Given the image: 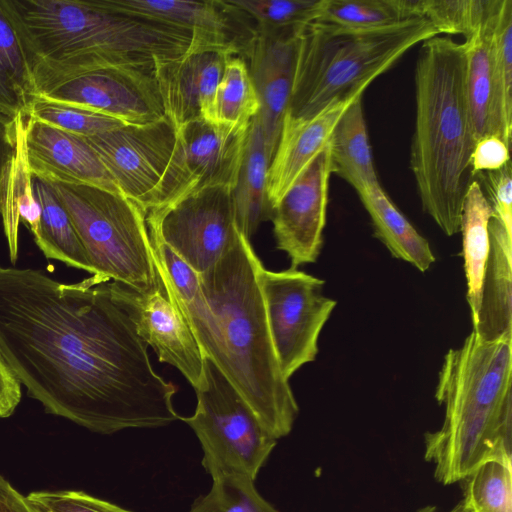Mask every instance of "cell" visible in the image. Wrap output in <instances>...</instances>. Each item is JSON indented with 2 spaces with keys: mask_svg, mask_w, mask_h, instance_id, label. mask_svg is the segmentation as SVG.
Returning a JSON list of instances; mask_svg holds the SVG:
<instances>
[{
  "mask_svg": "<svg viewBox=\"0 0 512 512\" xmlns=\"http://www.w3.org/2000/svg\"><path fill=\"white\" fill-rule=\"evenodd\" d=\"M108 281L0 264V356L48 413L93 432L169 425L177 388L153 369Z\"/></svg>",
  "mask_w": 512,
  "mask_h": 512,
  "instance_id": "cell-1",
  "label": "cell"
},
{
  "mask_svg": "<svg viewBox=\"0 0 512 512\" xmlns=\"http://www.w3.org/2000/svg\"><path fill=\"white\" fill-rule=\"evenodd\" d=\"M35 97L80 74L146 66L185 55L192 33L115 8L110 0H3Z\"/></svg>",
  "mask_w": 512,
  "mask_h": 512,
  "instance_id": "cell-2",
  "label": "cell"
},
{
  "mask_svg": "<svg viewBox=\"0 0 512 512\" xmlns=\"http://www.w3.org/2000/svg\"><path fill=\"white\" fill-rule=\"evenodd\" d=\"M435 399L439 429L424 434V459L442 485L463 482L486 462L512 464V334L472 331L444 356Z\"/></svg>",
  "mask_w": 512,
  "mask_h": 512,
  "instance_id": "cell-3",
  "label": "cell"
},
{
  "mask_svg": "<svg viewBox=\"0 0 512 512\" xmlns=\"http://www.w3.org/2000/svg\"><path fill=\"white\" fill-rule=\"evenodd\" d=\"M263 268L250 240L237 229L219 260L198 276L219 335L215 366L278 440L291 432L299 407L270 334Z\"/></svg>",
  "mask_w": 512,
  "mask_h": 512,
  "instance_id": "cell-4",
  "label": "cell"
},
{
  "mask_svg": "<svg viewBox=\"0 0 512 512\" xmlns=\"http://www.w3.org/2000/svg\"><path fill=\"white\" fill-rule=\"evenodd\" d=\"M465 45L439 35L421 43L415 66V127L410 150L422 209L447 236L460 230L472 181L473 138L465 82Z\"/></svg>",
  "mask_w": 512,
  "mask_h": 512,
  "instance_id": "cell-5",
  "label": "cell"
},
{
  "mask_svg": "<svg viewBox=\"0 0 512 512\" xmlns=\"http://www.w3.org/2000/svg\"><path fill=\"white\" fill-rule=\"evenodd\" d=\"M439 35L423 17L373 30L319 21L297 34L296 62L286 114L309 119L333 102L363 95L378 76L413 46Z\"/></svg>",
  "mask_w": 512,
  "mask_h": 512,
  "instance_id": "cell-6",
  "label": "cell"
},
{
  "mask_svg": "<svg viewBox=\"0 0 512 512\" xmlns=\"http://www.w3.org/2000/svg\"><path fill=\"white\" fill-rule=\"evenodd\" d=\"M47 183L67 211L94 275L140 292L156 286L159 273L146 213L136 202L121 192Z\"/></svg>",
  "mask_w": 512,
  "mask_h": 512,
  "instance_id": "cell-7",
  "label": "cell"
},
{
  "mask_svg": "<svg viewBox=\"0 0 512 512\" xmlns=\"http://www.w3.org/2000/svg\"><path fill=\"white\" fill-rule=\"evenodd\" d=\"M204 378L195 389L193 415L180 417L202 447V466L212 478L244 475L253 481L277 445L228 379L205 357Z\"/></svg>",
  "mask_w": 512,
  "mask_h": 512,
  "instance_id": "cell-8",
  "label": "cell"
},
{
  "mask_svg": "<svg viewBox=\"0 0 512 512\" xmlns=\"http://www.w3.org/2000/svg\"><path fill=\"white\" fill-rule=\"evenodd\" d=\"M248 128L218 127L203 118L176 128L169 163L142 204L146 215L201 189L224 186L233 190Z\"/></svg>",
  "mask_w": 512,
  "mask_h": 512,
  "instance_id": "cell-9",
  "label": "cell"
},
{
  "mask_svg": "<svg viewBox=\"0 0 512 512\" xmlns=\"http://www.w3.org/2000/svg\"><path fill=\"white\" fill-rule=\"evenodd\" d=\"M325 281L297 268H263L261 287L273 345L284 377L318 354L319 335L337 302L323 294Z\"/></svg>",
  "mask_w": 512,
  "mask_h": 512,
  "instance_id": "cell-10",
  "label": "cell"
},
{
  "mask_svg": "<svg viewBox=\"0 0 512 512\" xmlns=\"http://www.w3.org/2000/svg\"><path fill=\"white\" fill-rule=\"evenodd\" d=\"M146 224L150 233L200 275L219 260L238 229L232 189H201L147 213Z\"/></svg>",
  "mask_w": 512,
  "mask_h": 512,
  "instance_id": "cell-11",
  "label": "cell"
},
{
  "mask_svg": "<svg viewBox=\"0 0 512 512\" xmlns=\"http://www.w3.org/2000/svg\"><path fill=\"white\" fill-rule=\"evenodd\" d=\"M156 286L140 292L112 280L114 301L126 312L138 336L153 348L160 362L177 368L194 389L203 381L205 356L170 287L158 270Z\"/></svg>",
  "mask_w": 512,
  "mask_h": 512,
  "instance_id": "cell-12",
  "label": "cell"
},
{
  "mask_svg": "<svg viewBox=\"0 0 512 512\" xmlns=\"http://www.w3.org/2000/svg\"><path fill=\"white\" fill-rule=\"evenodd\" d=\"M154 69L155 65L102 68L36 97L87 108L126 125H142L165 117Z\"/></svg>",
  "mask_w": 512,
  "mask_h": 512,
  "instance_id": "cell-13",
  "label": "cell"
},
{
  "mask_svg": "<svg viewBox=\"0 0 512 512\" xmlns=\"http://www.w3.org/2000/svg\"><path fill=\"white\" fill-rule=\"evenodd\" d=\"M175 131L165 116L142 125L125 124L85 139L119 191L142 208L169 163Z\"/></svg>",
  "mask_w": 512,
  "mask_h": 512,
  "instance_id": "cell-14",
  "label": "cell"
},
{
  "mask_svg": "<svg viewBox=\"0 0 512 512\" xmlns=\"http://www.w3.org/2000/svg\"><path fill=\"white\" fill-rule=\"evenodd\" d=\"M122 11L183 27L192 33L188 52L219 51L244 59L258 35L254 20L230 0H110Z\"/></svg>",
  "mask_w": 512,
  "mask_h": 512,
  "instance_id": "cell-15",
  "label": "cell"
},
{
  "mask_svg": "<svg viewBox=\"0 0 512 512\" xmlns=\"http://www.w3.org/2000/svg\"><path fill=\"white\" fill-rule=\"evenodd\" d=\"M331 174L328 142L272 209L277 248L286 252L292 268L320 255Z\"/></svg>",
  "mask_w": 512,
  "mask_h": 512,
  "instance_id": "cell-16",
  "label": "cell"
},
{
  "mask_svg": "<svg viewBox=\"0 0 512 512\" xmlns=\"http://www.w3.org/2000/svg\"><path fill=\"white\" fill-rule=\"evenodd\" d=\"M22 157L28 175L43 181L120 192L85 137L32 117L24 123Z\"/></svg>",
  "mask_w": 512,
  "mask_h": 512,
  "instance_id": "cell-17",
  "label": "cell"
},
{
  "mask_svg": "<svg viewBox=\"0 0 512 512\" xmlns=\"http://www.w3.org/2000/svg\"><path fill=\"white\" fill-rule=\"evenodd\" d=\"M297 34H258L244 57L260 104L256 119L271 160L290 102Z\"/></svg>",
  "mask_w": 512,
  "mask_h": 512,
  "instance_id": "cell-18",
  "label": "cell"
},
{
  "mask_svg": "<svg viewBox=\"0 0 512 512\" xmlns=\"http://www.w3.org/2000/svg\"><path fill=\"white\" fill-rule=\"evenodd\" d=\"M230 57L219 51H196L155 65L165 116L175 129L203 118Z\"/></svg>",
  "mask_w": 512,
  "mask_h": 512,
  "instance_id": "cell-19",
  "label": "cell"
},
{
  "mask_svg": "<svg viewBox=\"0 0 512 512\" xmlns=\"http://www.w3.org/2000/svg\"><path fill=\"white\" fill-rule=\"evenodd\" d=\"M357 97L333 102L309 119H296L285 114L268 172V198L272 209L325 148L339 118Z\"/></svg>",
  "mask_w": 512,
  "mask_h": 512,
  "instance_id": "cell-20",
  "label": "cell"
},
{
  "mask_svg": "<svg viewBox=\"0 0 512 512\" xmlns=\"http://www.w3.org/2000/svg\"><path fill=\"white\" fill-rule=\"evenodd\" d=\"M489 236L480 307L472 322V331L484 340L512 334V237L493 216Z\"/></svg>",
  "mask_w": 512,
  "mask_h": 512,
  "instance_id": "cell-21",
  "label": "cell"
},
{
  "mask_svg": "<svg viewBox=\"0 0 512 512\" xmlns=\"http://www.w3.org/2000/svg\"><path fill=\"white\" fill-rule=\"evenodd\" d=\"M271 163L256 117L251 121L237 181L232 190L236 223L249 240L259 225L271 220L268 172Z\"/></svg>",
  "mask_w": 512,
  "mask_h": 512,
  "instance_id": "cell-22",
  "label": "cell"
},
{
  "mask_svg": "<svg viewBox=\"0 0 512 512\" xmlns=\"http://www.w3.org/2000/svg\"><path fill=\"white\" fill-rule=\"evenodd\" d=\"M29 187L38 206V219L31 232L44 256L94 275L72 221L52 187L30 175Z\"/></svg>",
  "mask_w": 512,
  "mask_h": 512,
  "instance_id": "cell-23",
  "label": "cell"
},
{
  "mask_svg": "<svg viewBox=\"0 0 512 512\" xmlns=\"http://www.w3.org/2000/svg\"><path fill=\"white\" fill-rule=\"evenodd\" d=\"M357 194L370 216L374 236L390 254L421 272L427 271L436 260L429 242L398 210L380 183Z\"/></svg>",
  "mask_w": 512,
  "mask_h": 512,
  "instance_id": "cell-24",
  "label": "cell"
},
{
  "mask_svg": "<svg viewBox=\"0 0 512 512\" xmlns=\"http://www.w3.org/2000/svg\"><path fill=\"white\" fill-rule=\"evenodd\" d=\"M332 174L348 182L356 192L378 184L362 107V95L354 99L336 123L329 139Z\"/></svg>",
  "mask_w": 512,
  "mask_h": 512,
  "instance_id": "cell-25",
  "label": "cell"
},
{
  "mask_svg": "<svg viewBox=\"0 0 512 512\" xmlns=\"http://www.w3.org/2000/svg\"><path fill=\"white\" fill-rule=\"evenodd\" d=\"M500 0H490L476 32L465 39V82L474 141L490 133L492 105L491 38Z\"/></svg>",
  "mask_w": 512,
  "mask_h": 512,
  "instance_id": "cell-26",
  "label": "cell"
},
{
  "mask_svg": "<svg viewBox=\"0 0 512 512\" xmlns=\"http://www.w3.org/2000/svg\"><path fill=\"white\" fill-rule=\"evenodd\" d=\"M492 209L479 182L472 180L464 197L460 230L464 270L467 281V301L472 322L476 319L481 299L482 281L490 249L489 221Z\"/></svg>",
  "mask_w": 512,
  "mask_h": 512,
  "instance_id": "cell-27",
  "label": "cell"
},
{
  "mask_svg": "<svg viewBox=\"0 0 512 512\" xmlns=\"http://www.w3.org/2000/svg\"><path fill=\"white\" fill-rule=\"evenodd\" d=\"M490 133L509 147L512 135V0H500L491 38Z\"/></svg>",
  "mask_w": 512,
  "mask_h": 512,
  "instance_id": "cell-28",
  "label": "cell"
},
{
  "mask_svg": "<svg viewBox=\"0 0 512 512\" xmlns=\"http://www.w3.org/2000/svg\"><path fill=\"white\" fill-rule=\"evenodd\" d=\"M34 99L33 81L19 36L0 0V113L26 120Z\"/></svg>",
  "mask_w": 512,
  "mask_h": 512,
  "instance_id": "cell-29",
  "label": "cell"
},
{
  "mask_svg": "<svg viewBox=\"0 0 512 512\" xmlns=\"http://www.w3.org/2000/svg\"><path fill=\"white\" fill-rule=\"evenodd\" d=\"M259 109V99L246 61L241 57H230L203 119L218 127L248 128Z\"/></svg>",
  "mask_w": 512,
  "mask_h": 512,
  "instance_id": "cell-30",
  "label": "cell"
},
{
  "mask_svg": "<svg viewBox=\"0 0 512 512\" xmlns=\"http://www.w3.org/2000/svg\"><path fill=\"white\" fill-rule=\"evenodd\" d=\"M415 15L411 0H323L316 20L348 29L373 30L400 24Z\"/></svg>",
  "mask_w": 512,
  "mask_h": 512,
  "instance_id": "cell-31",
  "label": "cell"
},
{
  "mask_svg": "<svg viewBox=\"0 0 512 512\" xmlns=\"http://www.w3.org/2000/svg\"><path fill=\"white\" fill-rule=\"evenodd\" d=\"M248 14L258 34L298 33L317 19L323 0H230Z\"/></svg>",
  "mask_w": 512,
  "mask_h": 512,
  "instance_id": "cell-32",
  "label": "cell"
},
{
  "mask_svg": "<svg viewBox=\"0 0 512 512\" xmlns=\"http://www.w3.org/2000/svg\"><path fill=\"white\" fill-rule=\"evenodd\" d=\"M463 482L465 511L512 512V464L486 462Z\"/></svg>",
  "mask_w": 512,
  "mask_h": 512,
  "instance_id": "cell-33",
  "label": "cell"
},
{
  "mask_svg": "<svg viewBox=\"0 0 512 512\" xmlns=\"http://www.w3.org/2000/svg\"><path fill=\"white\" fill-rule=\"evenodd\" d=\"M213 479L210 491L197 498L189 512H279L244 475L226 474Z\"/></svg>",
  "mask_w": 512,
  "mask_h": 512,
  "instance_id": "cell-34",
  "label": "cell"
},
{
  "mask_svg": "<svg viewBox=\"0 0 512 512\" xmlns=\"http://www.w3.org/2000/svg\"><path fill=\"white\" fill-rule=\"evenodd\" d=\"M490 0H411L416 16L427 19L439 34L472 36L482 23Z\"/></svg>",
  "mask_w": 512,
  "mask_h": 512,
  "instance_id": "cell-35",
  "label": "cell"
},
{
  "mask_svg": "<svg viewBox=\"0 0 512 512\" xmlns=\"http://www.w3.org/2000/svg\"><path fill=\"white\" fill-rule=\"evenodd\" d=\"M28 117L82 137H91L125 125L90 109L42 97H35Z\"/></svg>",
  "mask_w": 512,
  "mask_h": 512,
  "instance_id": "cell-36",
  "label": "cell"
},
{
  "mask_svg": "<svg viewBox=\"0 0 512 512\" xmlns=\"http://www.w3.org/2000/svg\"><path fill=\"white\" fill-rule=\"evenodd\" d=\"M24 123L0 113V215L5 231L15 230L19 222L9 184L21 154Z\"/></svg>",
  "mask_w": 512,
  "mask_h": 512,
  "instance_id": "cell-37",
  "label": "cell"
},
{
  "mask_svg": "<svg viewBox=\"0 0 512 512\" xmlns=\"http://www.w3.org/2000/svg\"><path fill=\"white\" fill-rule=\"evenodd\" d=\"M26 497L43 512H132L82 491H37Z\"/></svg>",
  "mask_w": 512,
  "mask_h": 512,
  "instance_id": "cell-38",
  "label": "cell"
},
{
  "mask_svg": "<svg viewBox=\"0 0 512 512\" xmlns=\"http://www.w3.org/2000/svg\"><path fill=\"white\" fill-rule=\"evenodd\" d=\"M485 184L492 216L504 226L512 237V168L511 161L502 168L480 174Z\"/></svg>",
  "mask_w": 512,
  "mask_h": 512,
  "instance_id": "cell-39",
  "label": "cell"
},
{
  "mask_svg": "<svg viewBox=\"0 0 512 512\" xmlns=\"http://www.w3.org/2000/svg\"><path fill=\"white\" fill-rule=\"evenodd\" d=\"M509 148L501 138L494 135L476 141L470 155L471 178L502 168L510 161Z\"/></svg>",
  "mask_w": 512,
  "mask_h": 512,
  "instance_id": "cell-40",
  "label": "cell"
},
{
  "mask_svg": "<svg viewBox=\"0 0 512 512\" xmlns=\"http://www.w3.org/2000/svg\"><path fill=\"white\" fill-rule=\"evenodd\" d=\"M21 399V385L0 356V418L13 414Z\"/></svg>",
  "mask_w": 512,
  "mask_h": 512,
  "instance_id": "cell-41",
  "label": "cell"
},
{
  "mask_svg": "<svg viewBox=\"0 0 512 512\" xmlns=\"http://www.w3.org/2000/svg\"><path fill=\"white\" fill-rule=\"evenodd\" d=\"M0 512H43L0 476Z\"/></svg>",
  "mask_w": 512,
  "mask_h": 512,
  "instance_id": "cell-42",
  "label": "cell"
},
{
  "mask_svg": "<svg viewBox=\"0 0 512 512\" xmlns=\"http://www.w3.org/2000/svg\"><path fill=\"white\" fill-rule=\"evenodd\" d=\"M416 512H464V509L462 503L460 502L448 511H443L435 505H426L419 508Z\"/></svg>",
  "mask_w": 512,
  "mask_h": 512,
  "instance_id": "cell-43",
  "label": "cell"
},
{
  "mask_svg": "<svg viewBox=\"0 0 512 512\" xmlns=\"http://www.w3.org/2000/svg\"><path fill=\"white\" fill-rule=\"evenodd\" d=\"M463 509H464V508H463ZM464 512H467V511H465V510H464Z\"/></svg>",
  "mask_w": 512,
  "mask_h": 512,
  "instance_id": "cell-44",
  "label": "cell"
}]
</instances>
